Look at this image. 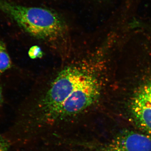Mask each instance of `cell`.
<instances>
[{
    "instance_id": "cell-10",
    "label": "cell",
    "mask_w": 151,
    "mask_h": 151,
    "mask_svg": "<svg viewBox=\"0 0 151 151\" xmlns=\"http://www.w3.org/2000/svg\"><path fill=\"white\" fill-rule=\"evenodd\" d=\"M3 102V96L2 93V89L1 86L0 85V105L2 104Z\"/></svg>"
},
{
    "instance_id": "cell-5",
    "label": "cell",
    "mask_w": 151,
    "mask_h": 151,
    "mask_svg": "<svg viewBox=\"0 0 151 151\" xmlns=\"http://www.w3.org/2000/svg\"><path fill=\"white\" fill-rule=\"evenodd\" d=\"M12 66V60L5 43L0 39V73L9 70Z\"/></svg>"
},
{
    "instance_id": "cell-8",
    "label": "cell",
    "mask_w": 151,
    "mask_h": 151,
    "mask_svg": "<svg viewBox=\"0 0 151 151\" xmlns=\"http://www.w3.org/2000/svg\"><path fill=\"white\" fill-rule=\"evenodd\" d=\"M143 87L149 100L151 102V78Z\"/></svg>"
},
{
    "instance_id": "cell-9",
    "label": "cell",
    "mask_w": 151,
    "mask_h": 151,
    "mask_svg": "<svg viewBox=\"0 0 151 151\" xmlns=\"http://www.w3.org/2000/svg\"><path fill=\"white\" fill-rule=\"evenodd\" d=\"M103 151H119L116 150V149L114 148L113 147H112L111 145H109L107 146L104 149Z\"/></svg>"
},
{
    "instance_id": "cell-6",
    "label": "cell",
    "mask_w": 151,
    "mask_h": 151,
    "mask_svg": "<svg viewBox=\"0 0 151 151\" xmlns=\"http://www.w3.org/2000/svg\"><path fill=\"white\" fill-rule=\"evenodd\" d=\"M28 53L29 57L32 59L40 58L42 55V52L40 48L37 46H33L31 47Z\"/></svg>"
},
{
    "instance_id": "cell-2",
    "label": "cell",
    "mask_w": 151,
    "mask_h": 151,
    "mask_svg": "<svg viewBox=\"0 0 151 151\" xmlns=\"http://www.w3.org/2000/svg\"><path fill=\"white\" fill-rule=\"evenodd\" d=\"M0 10L10 17L26 32L37 38H53L65 31L63 19L47 9L24 6L0 0Z\"/></svg>"
},
{
    "instance_id": "cell-1",
    "label": "cell",
    "mask_w": 151,
    "mask_h": 151,
    "mask_svg": "<svg viewBox=\"0 0 151 151\" xmlns=\"http://www.w3.org/2000/svg\"><path fill=\"white\" fill-rule=\"evenodd\" d=\"M101 82L95 73L80 65L61 70L40 101L44 118L60 120L80 114L98 101Z\"/></svg>"
},
{
    "instance_id": "cell-3",
    "label": "cell",
    "mask_w": 151,
    "mask_h": 151,
    "mask_svg": "<svg viewBox=\"0 0 151 151\" xmlns=\"http://www.w3.org/2000/svg\"><path fill=\"white\" fill-rule=\"evenodd\" d=\"M131 108L135 121L151 137V102L143 86L132 98Z\"/></svg>"
},
{
    "instance_id": "cell-4",
    "label": "cell",
    "mask_w": 151,
    "mask_h": 151,
    "mask_svg": "<svg viewBox=\"0 0 151 151\" xmlns=\"http://www.w3.org/2000/svg\"><path fill=\"white\" fill-rule=\"evenodd\" d=\"M110 145L119 151H151V137L131 131L122 132Z\"/></svg>"
},
{
    "instance_id": "cell-7",
    "label": "cell",
    "mask_w": 151,
    "mask_h": 151,
    "mask_svg": "<svg viewBox=\"0 0 151 151\" xmlns=\"http://www.w3.org/2000/svg\"><path fill=\"white\" fill-rule=\"evenodd\" d=\"M9 142L6 138L0 135V151H8L9 148Z\"/></svg>"
}]
</instances>
